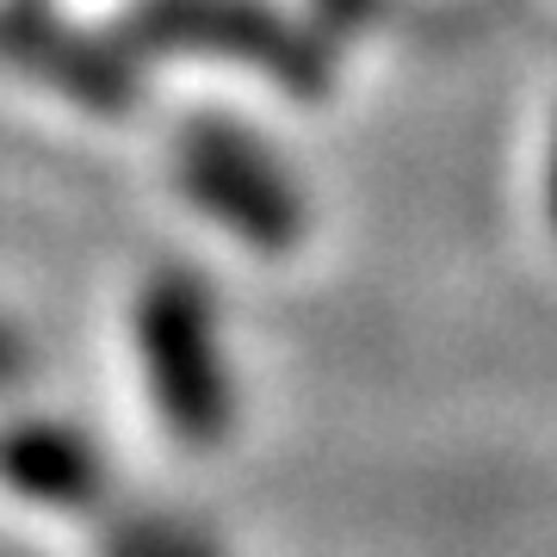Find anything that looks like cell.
Wrapping results in <instances>:
<instances>
[{"label": "cell", "instance_id": "1", "mask_svg": "<svg viewBox=\"0 0 557 557\" xmlns=\"http://www.w3.org/2000/svg\"><path fill=\"white\" fill-rule=\"evenodd\" d=\"M137 347L149 366V391L168 421V434L186 453L223 446L236 421V384L218 347V304L199 273H156L137 298Z\"/></svg>", "mask_w": 557, "mask_h": 557}, {"label": "cell", "instance_id": "2", "mask_svg": "<svg viewBox=\"0 0 557 557\" xmlns=\"http://www.w3.org/2000/svg\"><path fill=\"white\" fill-rule=\"evenodd\" d=\"M174 161H180V193L248 248L292 255L304 242L310 205H304L298 180L278 168V156L255 131H242L230 119H193L180 131Z\"/></svg>", "mask_w": 557, "mask_h": 557}, {"label": "cell", "instance_id": "3", "mask_svg": "<svg viewBox=\"0 0 557 557\" xmlns=\"http://www.w3.org/2000/svg\"><path fill=\"white\" fill-rule=\"evenodd\" d=\"M137 50H205V57H236L248 69H267L292 94L329 87V57L310 38H298L260 0H143L131 13Z\"/></svg>", "mask_w": 557, "mask_h": 557}, {"label": "cell", "instance_id": "4", "mask_svg": "<svg viewBox=\"0 0 557 557\" xmlns=\"http://www.w3.org/2000/svg\"><path fill=\"white\" fill-rule=\"evenodd\" d=\"M0 483L20 502L57 508V515H100L112 471L94 440L57 416L0 421Z\"/></svg>", "mask_w": 557, "mask_h": 557}, {"label": "cell", "instance_id": "5", "mask_svg": "<svg viewBox=\"0 0 557 557\" xmlns=\"http://www.w3.org/2000/svg\"><path fill=\"white\" fill-rule=\"evenodd\" d=\"M0 57L20 62L25 75H44L50 87L75 94V100L100 106V112L131 106V69H124L119 50L81 38L75 25H62L44 7H25V0L0 7Z\"/></svg>", "mask_w": 557, "mask_h": 557}, {"label": "cell", "instance_id": "6", "mask_svg": "<svg viewBox=\"0 0 557 557\" xmlns=\"http://www.w3.org/2000/svg\"><path fill=\"white\" fill-rule=\"evenodd\" d=\"M100 545H106V557H218V545L199 527H186L174 515H156V508L106 515Z\"/></svg>", "mask_w": 557, "mask_h": 557}, {"label": "cell", "instance_id": "7", "mask_svg": "<svg viewBox=\"0 0 557 557\" xmlns=\"http://www.w3.org/2000/svg\"><path fill=\"white\" fill-rule=\"evenodd\" d=\"M32 366H38V354H32V341L13 329V322H0V391H13V384L32 379Z\"/></svg>", "mask_w": 557, "mask_h": 557}, {"label": "cell", "instance_id": "8", "mask_svg": "<svg viewBox=\"0 0 557 557\" xmlns=\"http://www.w3.org/2000/svg\"><path fill=\"white\" fill-rule=\"evenodd\" d=\"M359 7H366V0H329V13H341V20H354Z\"/></svg>", "mask_w": 557, "mask_h": 557}, {"label": "cell", "instance_id": "9", "mask_svg": "<svg viewBox=\"0 0 557 557\" xmlns=\"http://www.w3.org/2000/svg\"><path fill=\"white\" fill-rule=\"evenodd\" d=\"M552 230H557V143H552Z\"/></svg>", "mask_w": 557, "mask_h": 557}]
</instances>
